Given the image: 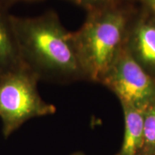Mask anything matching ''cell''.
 <instances>
[{"label":"cell","mask_w":155,"mask_h":155,"mask_svg":"<svg viewBox=\"0 0 155 155\" xmlns=\"http://www.w3.org/2000/svg\"><path fill=\"white\" fill-rule=\"evenodd\" d=\"M11 19L22 63L39 80L68 83L83 79L72 32L64 28L55 11L32 17L12 15Z\"/></svg>","instance_id":"cell-1"},{"label":"cell","mask_w":155,"mask_h":155,"mask_svg":"<svg viewBox=\"0 0 155 155\" xmlns=\"http://www.w3.org/2000/svg\"><path fill=\"white\" fill-rule=\"evenodd\" d=\"M119 2L87 12L85 22L72 32L85 80L101 83L124 47L132 15Z\"/></svg>","instance_id":"cell-2"},{"label":"cell","mask_w":155,"mask_h":155,"mask_svg":"<svg viewBox=\"0 0 155 155\" xmlns=\"http://www.w3.org/2000/svg\"><path fill=\"white\" fill-rule=\"evenodd\" d=\"M39 81L26 67L0 77V119L5 138L28 120L55 113V106L39 94Z\"/></svg>","instance_id":"cell-3"},{"label":"cell","mask_w":155,"mask_h":155,"mask_svg":"<svg viewBox=\"0 0 155 155\" xmlns=\"http://www.w3.org/2000/svg\"><path fill=\"white\" fill-rule=\"evenodd\" d=\"M121 105L144 110L155 101V78L147 72L124 45L101 82Z\"/></svg>","instance_id":"cell-4"},{"label":"cell","mask_w":155,"mask_h":155,"mask_svg":"<svg viewBox=\"0 0 155 155\" xmlns=\"http://www.w3.org/2000/svg\"><path fill=\"white\" fill-rule=\"evenodd\" d=\"M145 10L131 17L125 46L147 73L155 78V16Z\"/></svg>","instance_id":"cell-5"},{"label":"cell","mask_w":155,"mask_h":155,"mask_svg":"<svg viewBox=\"0 0 155 155\" xmlns=\"http://www.w3.org/2000/svg\"><path fill=\"white\" fill-rule=\"evenodd\" d=\"M9 9L0 2V77L25 67L15 38Z\"/></svg>","instance_id":"cell-6"},{"label":"cell","mask_w":155,"mask_h":155,"mask_svg":"<svg viewBox=\"0 0 155 155\" xmlns=\"http://www.w3.org/2000/svg\"><path fill=\"white\" fill-rule=\"evenodd\" d=\"M121 107L124 132L121 149L115 155H139L143 143V111L127 105Z\"/></svg>","instance_id":"cell-7"},{"label":"cell","mask_w":155,"mask_h":155,"mask_svg":"<svg viewBox=\"0 0 155 155\" xmlns=\"http://www.w3.org/2000/svg\"><path fill=\"white\" fill-rule=\"evenodd\" d=\"M139 155H155V101L143 111V143Z\"/></svg>","instance_id":"cell-8"},{"label":"cell","mask_w":155,"mask_h":155,"mask_svg":"<svg viewBox=\"0 0 155 155\" xmlns=\"http://www.w3.org/2000/svg\"><path fill=\"white\" fill-rule=\"evenodd\" d=\"M86 9V12H90L94 9L101 8L110 4L118 2L116 0H67Z\"/></svg>","instance_id":"cell-9"},{"label":"cell","mask_w":155,"mask_h":155,"mask_svg":"<svg viewBox=\"0 0 155 155\" xmlns=\"http://www.w3.org/2000/svg\"><path fill=\"white\" fill-rule=\"evenodd\" d=\"M40 1H42V0H0V2L9 9L12 6L19 2H36Z\"/></svg>","instance_id":"cell-10"},{"label":"cell","mask_w":155,"mask_h":155,"mask_svg":"<svg viewBox=\"0 0 155 155\" xmlns=\"http://www.w3.org/2000/svg\"><path fill=\"white\" fill-rule=\"evenodd\" d=\"M144 7L148 9L149 11L155 16V0H152L150 3H148Z\"/></svg>","instance_id":"cell-11"},{"label":"cell","mask_w":155,"mask_h":155,"mask_svg":"<svg viewBox=\"0 0 155 155\" xmlns=\"http://www.w3.org/2000/svg\"><path fill=\"white\" fill-rule=\"evenodd\" d=\"M139 1H140L144 5V6H146L147 4L150 3L152 0H139Z\"/></svg>","instance_id":"cell-12"},{"label":"cell","mask_w":155,"mask_h":155,"mask_svg":"<svg viewBox=\"0 0 155 155\" xmlns=\"http://www.w3.org/2000/svg\"><path fill=\"white\" fill-rule=\"evenodd\" d=\"M71 155H86L85 154H83V152H75V153H73Z\"/></svg>","instance_id":"cell-13"},{"label":"cell","mask_w":155,"mask_h":155,"mask_svg":"<svg viewBox=\"0 0 155 155\" xmlns=\"http://www.w3.org/2000/svg\"><path fill=\"white\" fill-rule=\"evenodd\" d=\"M116 1H118V2H119V1H120V0H116Z\"/></svg>","instance_id":"cell-14"}]
</instances>
